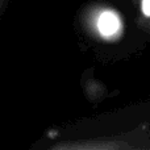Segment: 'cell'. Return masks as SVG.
<instances>
[{"label": "cell", "mask_w": 150, "mask_h": 150, "mask_svg": "<svg viewBox=\"0 0 150 150\" xmlns=\"http://www.w3.org/2000/svg\"><path fill=\"white\" fill-rule=\"evenodd\" d=\"M55 148H65V149H122V148H132L130 145L120 141H103L98 144H66V145H58Z\"/></svg>", "instance_id": "2"}, {"label": "cell", "mask_w": 150, "mask_h": 150, "mask_svg": "<svg viewBox=\"0 0 150 150\" xmlns=\"http://www.w3.org/2000/svg\"><path fill=\"white\" fill-rule=\"evenodd\" d=\"M138 16L144 29L150 32V0H138Z\"/></svg>", "instance_id": "3"}, {"label": "cell", "mask_w": 150, "mask_h": 150, "mask_svg": "<svg viewBox=\"0 0 150 150\" xmlns=\"http://www.w3.org/2000/svg\"><path fill=\"white\" fill-rule=\"evenodd\" d=\"M90 33L101 41L115 42L122 37L125 24L120 12L109 7H98L87 16Z\"/></svg>", "instance_id": "1"}, {"label": "cell", "mask_w": 150, "mask_h": 150, "mask_svg": "<svg viewBox=\"0 0 150 150\" xmlns=\"http://www.w3.org/2000/svg\"><path fill=\"white\" fill-rule=\"evenodd\" d=\"M3 1H4V0H0V7H1V4H3Z\"/></svg>", "instance_id": "4"}]
</instances>
